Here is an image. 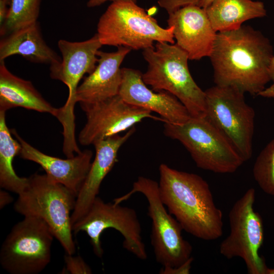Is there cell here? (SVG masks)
I'll list each match as a JSON object with an SVG mask.
<instances>
[{
    "label": "cell",
    "instance_id": "1",
    "mask_svg": "<svg viewBox=\"0 0 274 274\" xmlns=\"http://www.w3.org/2000/svg\"><path fill=\"white\" fill-rule=\"evenodd\" d=\"M273 55L269 40L250 26L217 32L209 57L215 85L258 95L271 81L269 66Z\"/></svg>",
    "mask_w": 274,
    "mask_h": 274
},
{
    "label": "cell",
    "instance_id": "2",
    "mask_svg": "<svg viewBox=\"0 0 274 274\" xmlns=\"http://www.w3.org/2000/svg\"><path fill=\"white\" fill-rule=\"evenodd\" d=\"M161 200L183 230L204 241L223 234V214L207 182L200 176L162 163L159 167Z\"/></svg>",
    "mask_w": 274,
    "mask_h": 274
},
{
    "label": "cell",
    "instance_id": "3",
    "mask_svg": "<svg viewBox=\"0 0 274 274\" xmlns=\"http://www.w3.org/2000/svg\"><path fill=\"white\" fill-rule=\"evenodd\" d=\"M148 68L142 78L155 91H167L176 96L191 117L205 116L206 94L193 79L187 53L176 44L157 42L143 50Z\"/></svg>",
    "mask_w": 274,
    "mask_h": 274
},
{
    "label": "cell",
    "instance_id": "4",
    "mask_svg": "<svg viewBox=\"0 0 274 274\" xmlns=\"http://www.w3.org/2000/svg\"><path fill=\"white\" fill-rule=\"evenodd\" d=\"M26 189L18 194L14 204L16 212L43 220L65 253L74 255L76 246L72 236L71 215L76 195L46 174H35Z\"/></svg>",
    "mask_w": 274,
    "mask_h": 274
},
{
    "label": "cell",
    "instance_id": "5",
    "mask_svg": "<svg viewBox=\"0 0 274 274\" xmlns=\"http://www.w3.org/2000/svg\"><path fill=\"white\" fill-rule=\"evenodd\" d=\"M173 30L160 26L136 3L118 1L112 2L100 16L96 33L102 45L144 50L155 42L174 44Z\"/></svg>",
    "mask_w": 274,
    "mask_h": 274
},
{
    "label": "cell",
    "instance_id": "6",
    "mask_svg": "<svg viewBox=\"0 0 274 274\" xmlns=\"http://www.w3.org/2000/svg\"><path fill=\"white\" fill-rule=\"evenodd\" d=\"M163 132L180 142L201 169L230 174L245 162L228 139L205 116L191 117L180 124L165 122Z\"/></svg>",
    "mask_w": 274,
    "mask_h": 274
},
{
    "label": "cell",
    "instance_id": "7",
    "mask_svg": "<svg viewBox=\"0 0 274 274\" xmlns=\"http://www.w3.org/2000/svg\"><path fill=\"white\" fill-rule=\"evenodd\" d=\"M138 192L148 201V215L152 221L151 243L156 260L163 267L183 264L191 257L192 247L183 237L180 224L165 208L160 196L158 183L139 177L128 193L115 198L113 202L120 203Z\"/></svg>",
    "mask_w": 274,
    "mask_h": 274
},
{
    "label": "cell",
    "instance_id": "8",
    "mask_svg": "<svg viewBox=\"0 0 274 274\" xmlns=\"http://www.w3.org/2000/svg\"><path fill=\"white\" fill-rule=\"evenodd\" d=\"M101 46L97 33L84 41L60 40L58 42L61 61L50 66V75L52 79L63 82L68 89L67 100L63 106L58 108L55 117L63 126V146L66 149H73L78 145L75 139L74 107L79 83L85 74H90L95 70L97 52Z\"/></svg>",
    "mask_w": 274,
    "mask_h": 274
},
{
    "label": "cell",
    "instance_id": "9",
    "mask_svg": "<svg viewBox=\"0 0 274 274\" xmlns=\"http://www.w3.org/2000/svg\"><path fill=\"white\" fill-rule=\"evenodd\" d=\"M205 116L231 142L245 162L253 154L255 113L245 93L232 86L207 89Z\"/></svg>",
    "mask_w": 274,
    "mask_h": 274
},
{
    "label": "cell",
    "instance_id": "10",
    "mask_svg": "<svg viewBox=\"0 0 274 274\" xmlns=\"http://www.w3.org/2000/svg\"><path fill=\"white\" fill-rule=\"evenodd\" d=\"M24 217L13 227L4 241L0 263L11 274H37L50 262L54 236L40 218Z\"/></svg>",
    "mask_w": 274,
    "mask_h": 274
},
{
    "label": "cell",
    "instance_id": "11",
    "mask_svg": "<svg viewBox=\"0 0 274 274\" xmlns=\"http://www.w3.org/2000/svg\"><path fill=\"white\" fill-rule=\"evenodd\" d=\"M256 191L248 189L232 206L229 213L230 232L221 243L219 252L230 259H242L250 274H266L267 268L259 254L264 240L263 222L254 208Z\"/></svg>",
    "mask_w": 274,
    "mask_h": 274
},
{
    "label": "cell",
    "instance_id": "12",
    "mask_svg": "<svg viewBox=\"0 0 274 274\" xmlns=\"http://www.w3.org/2000/svg\"><path fill=\"white\" fill-rule=\"evenodd\" d=\"M113 228L123 237V247L141 260L147 258L142 236V227L136 211L113 202H106L98 196L85 215L72 225L74 234L86 233L95 255L104 254L100 236L107 229Z\"/></svg>",
    "mask_w": 274,
    "mask_h": 274
},
{
    "label": "cell",
    "instance_id": "13",
    "mask_svg": "<svg viewBox=\"0 0 274 274\" xmlns=\"http://www.w3.org/2000/svg\"><path fill=\"white\" fill-rule=\"evenodd\" d=\"M87 121L78 140L83 146L93 145L97 141L129 129L146 118L165 122L152 112L125 101L119 94L101 101L80 104Z\"/></svg>",
    "mask_w": 274,
    "mask_h": 274
},
{
    "label": "cell",
    "instance_id": "14",
    "mask_svg": "<svg viewBox=\"0 0 274 274\" xmlns=\"http://www.w3.org/2000/svg\"><path fill=\"white\" fill-rule=\"evenodd\" d=\"M168 27L174 28L176 44L190 60L209 57L217 32L213 28L205 9L189 5L168 14Z\"/></svg>",
    "mask_w": 274,
    "mask_h": 274
},
{
    "label": "cell",
    "instance_id": "15",
    "mask_svg": "<svg viewBox=\"0 0 274 274\" xmlns=\"http://www.w3.org/2000/svg\"><path fill=\"white\" fill-rule=\"evenodd\" d=\"M122 75L119 95L127 102L157 113L166 123L182 124L191 117L186 108L174 95L149 88L139 71L122 68Z\"/></svg>",
    "mask_w": 274,
    "mask_h": 274
},
{
    "label": "cell",
    "instance_id": "16",
    "mask_svg": "<svg viewBox=\"0 0 274 274\" xmlns=\"http://www.w3.org/2000/svg\"><path fill=\"white\" fill-rule=\"evenodd\" d=\"M135 131V128L133 126L123 135L116 134L93 144L95 156L76 197L71 215L72 225L87 212L99 193L103 180L117 161L119 149Z\"/></svg>",
    "mask_w": 274,
    "mask_h": 274
},
{
    "label": "cell",
    "instance_id": "17",
    "mask_svg": "<svg viewBox=\"0 0 274 274\" xmlns=\"http://www.w3.org/2000/svg\"><path fill=\"white\" fill-rule=\"evenodd\" d=\"M11 131L21 144L19 154L21 158L39 164L51 179L77 196L91 165L93 153L91 150H85L63 159L41 152L22 139L15 129Z\"/></svg>",
    "mask_w": 274,
    "mask_h": 274
},
{
    "label": "cell",
    "instance_id": "18",
    "mask_svg": "<svg viewBox=\"0 0 274 274\" xmlns=\"http://www.w3.org/2000/svg\"><path fill=\"white\" fill-rule=\"evenodd\" d=\"M131 50L120 46L116 51L105 52L99 50L95 70L79 85L76 100L80 104H93L119 94L122 82L120 65Z\"/></svg>",
    "mask_w": 274,
    "mask_h": 274
},
{
    "label": "cell",
    "instance_id": "19",
    "mask_svg": "<svg viewBox=\"0 0 274 274\" xmlns=\"http://www.w3.org/2000/svg\"><path fill=\"white\" fill-rule=\"evenodd\" d=\"M15 55H20L31 62L50 66L61 61V58L44 41L38 21L2 37L0 62Z\"/></svg>",
    "mask_w": 274,
    "mask_h": 274
},
{
    "label": "cell",
    "instance_id": "20",
    "mask_svg": "<svg viewBox=\"0 0 274 274\" xmlns=\"http://www.w3.org/2000/svg\"><path fill=\"white\" fill-rule=\"evenodd\" d=\"M22 107L55 117L58 108L53 107L36 90L32 83L11 73L4 61L0 62V111Z\"/></svg>",
    "mask_w": 274,
    "mask_h": 274
},
{
    "label": "cell",
    "instance_id": "21",
    "mask_svg": "<svg viewBox=\"0 0 274 274\" xmlns=\"http://www.w3.org/2000/svg\"><path fill=\"white\" fill-rule=\"evenodd\" d=\"M204 9L217 32L237 29L246 21L266 15L264 3L253 0H214Z\"/></svg>",
    "mask_w": 274,
    "mask_h": 274
},
{
    "label": "cell",
    "instance_id": "22",
    "mask_svg": "<svg viewBox=\"0 0 274 274\" xmlns=\"http://www.w3.org/2000/svg\"><path fill=\"white\" fill-rule=\"evenodd\" d=\"M11 133L6 124V112L0 111V186L18 195L28 186L29 178L19 177L14 169L13 161L19 154L21 146Z\"/></svg>",
    "mask_w": 274,
    "mask_h": 274
},
{
    "label": "cell",
    "instance_id": "23",
    "mask_svg": "<svg viewBox=\"0 0 274 274\" xmlns=\"http://www.w3.org/2000/svg\"><path fill=\"white\" fill-rule=\"evenodd\" d=\"M41 0H11L8 12L0 25V35L4 37L13 31L37 22Z\"/></svg>",
    "mask_w": 274,
    "mask_h": 274
},
{
    "label": "cell",
    "instance_id": "24",
    "mask_svg": "<svg viewBox=\"0 0 274 274\" xmlns=\"http://www.w3.org/2000/svg\"><path fill=\"white\" fill-rule=\"evenodd\" d=\"M253 175L261 190L274 196V139L257 157L253 167Z\"/></svg>",
    "mask_w": 274,
    "mask_h": 274
},
{
    "label": "cell",
    "instance_id": "25",
    "mask_svg": "<svg viewBox=\"0 0 274 274\" xmlns=\"http://www.w3.org/2000/svg\"><path fill=\"white\" fill-rule=\"evenodd\" d=\"M65 270L71 274H90L92 270L90 267L80 256H73L66 253L64 257Z\"/></svg>",
    "mask_w": 274,
    "mask_h": 274
},
{
    "label": "cell",
    "instance_id": "26",
    "mask_svg": "<svg viewBox=\"0 0 274 274\" xmlns=\"http://www.w3.org/2000/svg\"><path fill=\"white\" fill-rule=\"evenodd\" d=\"M199 0H158L159 6L168 14L189 5H198Z\"/></svg>",
    "mask_w": 274,
    "mask_h": 274
},
{
    "label": "cell",
    "instance_id": "27",
    "mask_svg": "<svg viewBox=\"0 0 274 274\" xmlns=\"http://www.w3.org/2000/svg\"><path fill=\"white\" fill-rule=\"evenodd\" d=\"M193 258L191 256L183 264L175 267H162L160 274H189L190 273Z\"/></svg>",
    "mask_w": 274,
    "mask_h": 274
},
{
    "label": "cell",
    "instance_id": "28",
    "mask_svg": "<svg viewBox=\"0 0 274 274\" xmlns=\"http://www.w3.org/2000/svg\"><path fill=\"white\" fill-rule=\"evenodd\" d=\"M13 200V197L7 191L4 190L0 191V209L4 208L6 206L11 203Z\"/></svg>",
    "mask_w": 274,
    "mask_h": 274
},
{
    "label": "cell",
    "instance_id": "29",
    "mask_svg": "<svg viewBox=\"0 0 274 274\" xmlns=\"http://www.w3.org/2000/svg\"><path fill=\"white\" fill-rule=\"evenodd\" d=\"M107 1L118 2H130L136 3L137 0H88L87 3V6L89 8H93L100 6Z\"/></svg>",
    "mask_w": 274,
    "mask_h": 274
},
{
    "label": "cell",
    "instance_id": "30",
    "mask_svg": "<svg viewBox=\"0 0 274 274\" xmlns=\"http://www.w3.org/2000/svg\"><path fill=\"white\" fill-rule=\"evenodd\" d=\"M9 6L0 2V25L5 21L8 12Z\"/></svg>",
    "mask_w": 274,
    "mask_h": 274
},
{
    "label": "cell",
    "instance_id": "31",
    "mask_svg": "<svg viewBox=\"0 0 274 274\" xmlns=\"http://www.w3.org/2000/svg\"><path fill=\"white\" fill-rule=\"evenodd\" d=\"M258 96L265 98H274V83L262 91Z\"/></svg>",
    "mask_w": 274,
    "mask_h": 274
},
{
    "label": "cell",
    "instance_id": "32",
    "mask_svg": "<svg viewBox=\"0 0 274 274\" xmlns=\"http://www.w3.org/2000/svg\"><path fill=\"white\" fill-rule=\"evenodd\" d=\"M269 75L271 81L274 82V55L271 59L269 66Z\"/></svg>",
    "mask_w": 274,
    "mask_h": 274
},
{
    "label": "cell",
    "instance_id": "33",
    "mask_svg": "<svg viewBox=\"0 0 274 274\" xmlns=\"http://www.w3.org/2000/svg\"><path fill=\"white\" fill-rule=\"evenodd\" d=\"M214 0H199L197 6L203 8H206Z\"/></svg>",
    "mask_w": 274,
    "mask_h": 274
},
{
    "label": "cell",
    "instance_id": "34",
    "mask_svg": "<svg viewBox=\"0 0 274 274\" xmlns=\"http://www.w3.org/2000/svg\"><path fill=\"white\" fill-rule=\"evenodd\" d=\"M266 274H274V268H269L267 267L266 270Z\"/></svg>",
    "mask_w": 274,
    "mask_h": 274
},
{
    "label": "cell",
    "instance_id": "35",
    "mask_svg": "<svg viewBox=\"0 0 274 274\" xmlns=\"http://www.w3.org/2000/svg\"><path fill=\"white\" fill-rule=\"evenodd\" d=\"M11 0H0V2H3L9 6Z\"/></svg>",
    "mask_w": 274,
    "mask_h": 274
}]
</instances>
